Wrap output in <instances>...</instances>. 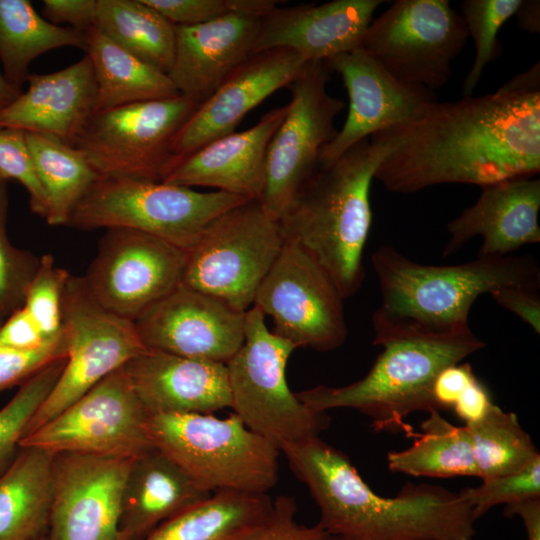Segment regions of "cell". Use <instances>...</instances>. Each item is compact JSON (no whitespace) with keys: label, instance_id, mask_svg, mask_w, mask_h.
<instances>
[{"label":"cell","instance_id":"cell-1","mask_svg":"<svg viewBox=\"0 0 540 540\" xmlns=\"http://www.w3.org/2000/svg\"><path fill=\"white\" fill-rule=\"evenodd\" d=\"M391 130L396 144L375 173L388 191L533 178L540 171L539 62L493 93L437 101L421 119Z\"/></svg>","mask_w":540,"mask_h":540},{"label":"cell","instance_id":"cell-2","mask_svg":"<svg viewBox=\"0 0 540 540\" xmlns=\"http://www.w3.org/2000/svg\"><path fill=\"white\" fill-rule=\"evenodd\" d=\"M320 511L319 524L341 540H473L472 507L461 491L406 483L394 497L373 492L350 459L319 436L280 449Z\"/></svg>","mask_w":540,"mask_h":540},{"label":"cell","instance_id":"cell-3","mask_svg":"<svg viewBox=\"0 0 540 540\" xmlns=\"http://www.w3.org/2000/svg\"><path fill=\"white\" fill-rule=\"evenodd\" d=\"M393 132L364 139L338 159L319 164L278 219L285 240L301 246L330 276L344 299L362 286L363 252L375 173L394 148Z\"/></svg>","mask_w":540,"mask_h":540},{"label":"cell","instance_id":"cell-4","mask_svg":"<svg viewBox=\"0 0 540 540\" xmlns=\"http://www.w3.org/2000/svg\"><path fill=\"white\" fill-rule=\"evenodd\" d=\"M373 330V344L382 350L362 378L345 386L319 385L295 394L313 411L355 409L370 418L374 431L413 438L416 432L406 419L416 411H439L432 397L439 372L486 343L470 327L444 333L382 325H373Z\"/></svg>","mask_w":540,"mask_h":540},{"label":"cell","instance_id":"cell-5","mask_svg":"<svg viewBox=\"0 0 540 540\" xmlns=\"http://www.w3.org/2000/svg\"><path fill=\"white\" fill-rule=\"evenodd\" d=\"M381 304L373 325L444 333L469 327L468 316L483 294L505 286L539 288L540 270L529 256L480 257L457 265H425L391 246L373 252Z\"/></svg>","mask_w":540,"mask_h":540},{"label":"cell","instance_id":"cell-6","mask_svg":"<svg viewBox=\"0 0 540 540\" xmlns=\"http://www.w3.org/2000/svg\"><path fill=\"white\" fill-rule=\"evenodd\" d=\"M146 426L153 446L210 493L268 494L278 481L280 450L235 413L153 414Z\"/></svg>","mask_w":540,"mask_h":540},{"label":"cell","instance_id":"cell-7","mask_svg":"<svg viewBox=\"0 0 540 540\" xmlns=\"http://www.w3.org/2000/svg\"><path fill=\"white\" fill-rule=\"evenodd\" d=\"M248 200L163 181L99 176L66 226L84 231L137 230L187 251L210 221Z\"/></svg>","mask_w":540,"mask_h":540},{"label":"cell","instance_id":"cell-8","mask_svg":"<svg viewBox=\"0 0 540 540\" xmlns=\"http://www.w3.org/2000/svg\"><path fill=\"white\" fill-rule=\"evenodd\" d=\"M296 349L252 306L245 312L243 344L226 364L233 413L279 450L319 436L330 423L327 413L308 408L288 386L287 362Z\"/></svg>","mask_w":540,"mask_h":540},{"label":"cell","instance_id":"cell-9","mask_svg":"<svg viewBox=\"0 0 540 540\" xmlns=\"http://www.w3.org/2000/svg\"><path fill=\"white\" fill-rule=\"evenodd\" d=\"M285 242L258 200L221 213L186 251L183 285L246 312Z\"/></svg>","mask_w":540,"mask_h":540},{"label":"cell","instance_id":"cell-10","mask_svg":"<svg viewBox=\"0 0 540 540\" xmlns=\"http://www.w3.org/2000/svg\"><path fill=\"white\" fill-rule=\"evenodd\" d=\"M198 105L178 95L96 112L72 146L99 176L163 181L173 138Z\"/></svg>","mask_w":540,"mask_h":540},{"label":"cell","instance_id":"cell-11","mask_svg":"<svg viewBox=\"0 0 540 540\" xmlns=\"http://www.w3.org/2000/svg\"><path fill=\"white\" fill-rule=\"evenodd\" d=\"M468 40L447 0H397L370 22L362 48L397 79L434 91L452 76Z\"/></svg>","mask_w":540,"mask_h":540},{"label":"cell","instance_id":"cell-12","mask_svg":"<svg viewBox=\"0 0 540 540\" xmlns=\"http://www.w3.org/2000/svg\"><path fill=\"white\" fill-rule=\"evenodd\" d=\"M62 327L66 363L54 388L33 416L26 435L147 350L135 322L99 305L87 292L81 276L71 275L65 287Z\"/></svg>","mask_w":540,"mask_h":540},{"label":"cell","instance_id":"cell-13","mask_svg":"<svg viewBox=\"0 0 540 540\" xmlns=\"http://www.w3.org/2000/svg\"><path fill=\"white\" fill-rule=\"evenodd\" d=\"M148 416L122 367L27 434L20 447L132 460L154 448Z\"/></svg>","mask_w":540,"mask_h":540},{"label":"cell","instance_id":"cell-14","mask_svg":"<svg viewBox=\"0 0 540 540\" xmlns=\"http://www.w3.org/2000/svg\"><path fill=\"white\" fill-rule=\"evenodd\" d=\"M331 72L325 61L307 62L288 85L291 99L267 148L264 188L258 200L277 220L316 170L322 149L338 131L334 122L345 103L327 91Z\"/></svg>","mask_w":540,"mask_h":540},{"label":"cell","instance_id":"cell-15","mask_svg":"<svg viewBox=\"0 0 540 540\" xmlns=\"http://www.w3.org/2000/svg\"><path fill=\"white\" fill-rule=\"evenodd\" d=\"M344 300L326 271L296 242L285 240L253 306L272 318L273 333L296 348L327 352L347 338Z\"/></svg>","mask_w":540,"mask_h":540},{"label":"cell","instance_id":"cell-16","mask_svg":"<svg viewBox=\"0 0 540 540\" xmlns=\"http://www.w3.org/2000/svg\"><path fill=\"white\" fill-rule=\"evenodd\" d=\"M186 251L153 235L110 228L81 276L103 308L135 322L182 283Z\"/></svg>","mask_w":540,"mask_h":540},{"label":"cell","instance_id":"cell-17","mask_svg":"<svg viewBox=\"0 0 540 540\" xmlns=\"http://www.w3.org/2000/svg\"><path fill=\"white\" fill-rule=\"evenodd\" d=\"M132 460L54 454L46 540H121L122 494Z\"/></svg>","mask_w":540,"mask_h":540},{"label":"cell","instance_id":"cell-18","mask_svg":"<svg viewBox=\"0 0 540 540\" xmlns=\"http://www.w3.org/2000/svg\"><path fill=\"white\" fill-rule=\"evenodd\" d=\"M325 62L341 76L349 107L344 125L322 149L319 164L333 162L375 133L421 119L438 101L434 91L394 77L362 47Z\"/></svg>","mask_w":540,"mask_h":540},{"label":"cell","instance_id":"cell-19","mask_svg":"<svg viewBox=\"0 0 540 540\" xmlns=\"http://www.w3.org/2000/svg\"><path fill=\"white\" fill-rule=\"evenodd\" d=\"M135 326L147 349L227 364L243 344L245 313L180 284Z\"/></svg>","mask_w":540,"mask_h":540},{"label":"cell","instance_id":"cell-20","mask_svg":"<svg viewBox=\"0 0 540 540\" xmlns=\"http://www.w3.org/2000/svg\"><path fill=\"white\" fill-rule=\"evenodd\" d=\"M306 63L298 53L286 48L252 54L178 130L171 145V168L205 144L235 132L251 110L277 90L288 87Z\"/></svg>","mask_w":540,"mask_h":540},{"label":"cell","instance_id":"cell-21","mask_svg":"<svg viewBox=\"0 0 540 540\" xmlns=\"http://www.w3.org/2000/svg\"><path fill=\"white\" fill-rule=\"evenodd\" d=\"M382 0H333L275 7L260 20L254 53L286 48L306 62L328 59L359 47Z\"/></svg>","mask_w":540,"mask_h":540},{"label":"cell","instance_id":"cell-22","mask_svg":"<svg viewBox=\"0 0 540 540\" xmlns=\"http://www.w3.org/2000/svg\"><path fill=\"white\" fill-rule=\"evenodd\" d=\"M262 17L229 13L193 26H175V52L168 77L177 92L198 104L254 54Z\"/></svg>","mask_w":540,"mask_h":540},{"label":"cell","instance_id":"cell-23","mask_svg":"<svg viewBox=\"0 0 540 540\" xmlns=\"http://www.w3.org/2000/svg\"><path fill=\"white\" fill-rule=\"evenodd\" d=\"M287 113V105L266 112L252 127L215 139L179 160L163 182L216 189L259 200L265 182L269 142Z\"/></svg>","mask_w":540,"mask_h":540},{"label":"cell","instance_id":"cell-24","mask_svg":"<svg viewBox=\"0 0 540 540\" xmlns=\"http://www.w3.org/2000/svg\"><path fill=\"white\" fill-rule=\"evenodd\" d=\"M481 189L477 201L447 224L450 239L444 257L476 236L483 238L480 257H504L540 242L539 178L508 180Z\"/></svg>","mask_w":540,"mask_h":540},{"label":"cell","instance_id":"cell-25","mask_svg":"<svg viewBox=\"0 0 540 540\" xmlns=\"http://www.w3.org/2000/svg\"><path fill=\"white\" fill-rule=\"evenodd\" d=\"M123 368L148 415L231 408L226 364L147 349Z\"/></svg>","mask_w":540,"mask_h":540},{"label":"cell","instance_id":"cell-26","mask_svg":"<svg viewBox=\"0 0 540 540\" xmlns=\"http://www.w3.org/2000/svg\"><path fill=\"white\" fill-rule=\"evenodd\" d=\"M28 88L0 111V127L55 136L72 145L95 113L96 81L85 55L64 69L32 74Z\"/></svg>","mask_w":540,"mask_h":540},{"label":"cell","instance_id":"cell-27","mask_svg":"<svg viewBox=\"0 0 540 540\" xmlns=\"http://www.w3.org/2000/svg\"><path fill=\"white\" fill-rule=\"evenodd\" d=\"M211 494L154 447L130 463L122 494L120 538L142 540L165 520Z\"/></svg>","mask_w":540,"mask_h":540},{"label":"cell","instance_id":"cell-28","mask_svg":"<svg viewBox=\"0 0 540 540\" xmlns=\"http://www.w3.org/2000/svg\"><path fill=\"white\" fill-rule=\"evenodd\" d=\"M53 456L39 448L20 447L0 474V540L46 538Z\"/></svg>","mask_w":540,"mask_h":540},{"label":"cell","instance_id":"cell-29","mask_svg":"<svg viewBox=\"0 0 540 540\" xmlns=\"http://www.w3.org/2000/svg\"><path fill=\"white\" fill-rule=\"evenodd\" d=\"M268 494L217 491L157 526L142 540H240L271 512Z\"/></svg>","mask_w":540,"mask_h":540},{"label":"cell","instance_id":"cell-30","mask_svg":"<svg viewBox=\"0 0 540 540\" xmlns=\"http://www.w3.org/2000/svg\"><path fill=\"white\" fill-rule=\"evenodd\" d=\"M96 81L95 113L180 95L168 75L126 51L96 28L86 32Z\"/></svg>","mask_w":540,"mask_h":540},{"label":"cell","instance_id":"cell-31","mask_svg":"<svg viewBox=\"0 0 540 540\" xmlns=\"http://www.w3.org/2000/svg\"><path fill=\"white\" fill-rule=\"evenodd\" d=\"M86 32L57 26L27 0H0V61L7 82L22 92L29 66L38 56L61 47L85 51Z\"/></svg>","mask_w":540,"mask_h":540},{"label":"cell","instance_id":"cell-32","mask_svg":"<svg viewBox=\"0 0 540 540\" xmlns=\"http://www.w3.org/2000/svg\"><path fill=\"white\" fill-rule=\"evenodd\" d=\"M25 133L35 174L46 196L44 219L51 226H66L99 175L74 146L49 134Z\"/></svg>","mask_w":540,"mask_h":540},{"label":"cell","instance_id":"cell-33","mask_svg":"<svg viewBox=\"0 0 540 540\" xmlns=\"http://www.w3.org/2000/svg\"><path fill=\"white\" fill-rule=\"evenodd\" d=\"M93 27L155 69L170 71L175 26L143 0H96Z\"/></svg>","mask_w":540,"mask_h":540},{"label":"cell","instance_id":"cell-34","mask_svg":"<svg viewBox=\"0 0 540 540\" xmlns=\"http://www.w3.org/2000/svg\"><path fill=\"white\" fill-rule=\"evenodd\" d=\"M410 447L387 455L392 472L411 476L479 477L467 427L456 426L431 410Z\"/></svg>","mask_w":540,"mask_h":540},{"label":"cell","instance_id":"cell-35","mask_svg":"<svg viewBox=\"0 0 540 540\" xmlns=\"http://www.w3.org/2000/svg\"><path fill=\"white\" fill-rule=\"evenodd\" d=\"M468 429L479 478L488 480L518 472L540 454L515 413L497 405Z\"/></svg>","mask_w":540,"mask_h":540},{"label":"cell","instance_id":"cell-36","mask_svg":"<svg viewBox=\"0 0 540 540\" xmlns=\"http://www.w3.org/2000/svg\"><path fill=\"white\" fill-rule=\"evenodd\" d=\"M65 363L63 357L45 366L20 385L0 409V474L15 458L33 416L54 388Z\"/></svg>","mask_w":540,"mask_h":540},{"label":"cell","instance_id":"cell-37","mask_svg":"<svg viewBox=\"0 0 540 540\" xmlns=\"http://www.w3.org/2000/svg\"><path fill=\"white\" fill-rule=\"evenodd\" d=\"M522 0H465L460 4L468 37L475 44V58L462 83L463 97L472 96L485 67L497 59L501 51L498 34L515 15Z\"/></svg>","mask_w":540,"mask_h":540},{"label":"cell","instance_id":"cell-38","mask_svg":"<svg viewBox=\"0 0 540 540\" xmlns=\"http://www.w3.org/2000/svg\"><path fill=\"white\" fill-rule=\"evenodd\" d=\"M9 181L0 176V315L6 319L24 305L40 257L14 246L7 233Z\"/></svg>","mask_w":540,"mask_h":540},{"label":"cell","instance_id":"cell-39","mask_svg":"<svg viewBox=\"0 0 540 540\" xmlns=\"http://www.w3.org/2000/svg\"><path fill=\"white\" fill-rule=\"evenodd\" d=\"M70 276L55 264L51 254H43L26 291L23 307L47 339L59 336L63 330L62 298Z\"/></svg>","mask_w":540,"mask_h":540},{"label":"cell","instance_id":"cell-40","mask_svg":"<svg viewBox=\"0 0 540 540\" xmlns=\"http://www.w3.org/2000/svg\"><path fill=\"white\" fill-rule=\"evenodd\" d=\"M477 520L497 505H510L540 498V457L524 469L488 480L477 487L460 490Z\"/></svg>","mask_w":540,"mask_h":540},{"label":"cell","instance_id":"cell-41","mask_svg":"<svg viewBox=\"0 0 540 540\" xmlns=\"http://www.w3.org/2000/svg\"><path fill=\"white\" fill-rule=\"evenodd\" d=\"M174 26L202 24L229 13L265 16L284 1L277 0H143Z\"/></svg>","mask_w":540,"mask_h":540},{"label":"cell","instance_id":"cell-42","mask_svg":"<svg viewBox=\"0 0 540 540\" xmlns=\"http://www.w3.org/2000/svg\"><path fill=\"white\" fill-rule=\"evenodd\" d=\"M0 176L20 183L28 193L31 211L45 218L46 196L35 174L25 131L0 127Z\"/></svg>","mask_w":540,"mask_h":540},{"label":"cell","instance_id":"cell-43","mask_svg":"<svg viewBox=\"0 0 540 540\" xmlns=\"http://www.w3.org/2000/svg\"><path fill=\"white\" fill-rule=\"evenodd\" d=\"M64 331L44 346L20 351L0 345V392L20 386L51 362L66 357Z\"/></svg>","mask_w":540,"mask_h":540},{"label":"cell","instance_id":"cell-44","mask_svg":"<svg viewBox=\"0 0 540 540\" xmlns=\"http://www.w3.org/2000/svg\"><path fill=\"white\" fill-rule=\"evenodd\" d=\"M297 505L291 496L273 500L266 520L240 540H341L324 530L319 524L307 526L296 520Z\"/></svg>","mask_w":540,"mask_h":540},{"label":"cell","instance_id":"cell-45","mask_svg":"<svg viewBox=\"0 0 540 540\" xmlns=\"http://www.w3.org/2000/svg\"><path fill=\"white\" fill-rule=\"evenodd\" d=\"M55 338L47 339L23 306L4 319L0 326V345L15 350H35Z\"/></svg>","mask_w":540,"mask_h":540},{"label":"cell","instance_id":"cell-46","mask_svg":"<svg viewBox=\"0 0 540 540\" xmlns=\"http://www.w3.org/2000/svg\"><path fill=\"white\" fill-rule=\"evenodd\" d=\"M96 0H44L42 17L48 22L87 32L94 25Z\"/></svg>","mask_w":540,"mask_h":540},{"label":"cell","instance_id":"cell-47","mask_svg":"<svg viewBox=\"0 0 540 540\" xmlns=\"http://www.w3.org/2000/svg\"><path fill=\"white\" fill-rule=\"evenodd\" d=\"M539 288L528 286H505L490 295L501 307L509 310L529 325L535 333H540Z\"/></svg>","mask_w":540,"mask_h":540},{"label":"cell","instance_id":"cell-48","mask_svg":"<svg viewBox=\"0 0 540 540\" xmlns=\"http://www.w3.org/2000/svg\"><path fill=\"white\" fill-rule=\"evenodd\" d=\"M476 378L469 363H455L443 368L432 386V397L439 411L452 409L462 391Z\"/></svg>","mask_w":540,"mask_h":540},{"label":"cell","instance_id":"cell-49","mask_svg":"<svg viewBox=\"0 0 540 540\" xmlns=\"http://www.w3.org/2000/svg\"><path fill=\"white\" fill-rule=\"evenodd\" d=\"M494 405L488 389L476 377L462 391L452 410L467 425L481 420Z\"/></svg>","mask_w":540,"mask_h":540},{"label":"cell","instance_id":"cell-50","mask_svg":"<svg viewBox=\"0 0 540 540\" xmlns=\"http://www.w3.org/2000/svg\"><path fill=\"white\" fill-rule=\"evenodd\" d=\"M503 515L519 516L524 524L526 540H540V498L506 505Z\"/></svg>","mask_w":540,"mask_h":540},{"label":"cell","instance_id":"cell-51","mask_svg":"<svg viewBox=\"0 0 540 540\" xmlns=\"http://www.w3.org/2000/svg\"><path fill=\"white\" fill-rule=\"evenodd\" d=\"M520 29L532 33L540 32V2L538 0H522L515 15Z\"/></svg>","mask_w":540,"mask_h":540},{"label":"cell","instance_id":"cell-52","mask_svg":"<svg viewBox=\"0 0 540 540\" xmlns=\"http://www.w3.org/2000/svg\"><path fill=\"white\" fill-rule=\"evenodd\" d=\"M21 93L11 86L0 69V111L10 105Z\"/></svg>","mask_w":540,"mask_h":540},{"label":"cell","instance_id":"cell-53","mask_svg":"<svg viewBox=\"0 0 540 540\" xmlns=\"http://www.w3.org/2000/svg\"><path fill=\"white\" fill-rule=\"evenodd\" d=\"M3 321H4V318L0 315V326L3 323Z\"/></svg>","mask_w":540,"mask_h":540},{"label":"cell","instance_id":"cell-54","mask_svg":"<svg viewBox=\"0 0 540 540\" xmlns=\"http://www.w3.org/2000/svg\"><path fill=\"white\" fill-rule=\"evenodd\" d=\"M41 540H46V538H44V539H41Z\"/></svg>","mask_w":540,"mask_h":540}]
</instances>
